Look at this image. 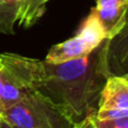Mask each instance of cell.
Masks as SVG:
<instances>
[{"instance_id": "6da1fadb", "label": "cell", "mask_w": 128, "mask_h": 128, "mask_svg": "<svg viewBox=\"0 0 128 128\" xmlns=\"http://www.w3.org/2000/svg\"><path fill=\"white\" fill-rule=\"evenodd\" d=\"M0 68L27 91L40 93L64 108L75 122L97 111L108 78L102 62V44L83 58L58 64L2 53Z\"/></svg>"}, {"instance_id": "7a4b0ae2", "label": "cell", "mask_w": 128, "mask_h": 128, "mask_svg": "<svg viewBox=\"0 0 128 128\" xmlns=\"http://www.w3.org/2000/svg\"><path fill=\"white\" fill-rule=\"evenodd\" d=\"M2 117L14 128H73L76 122L64 108L35 91L4 110Z\"/></svg>"}, {"instance_id": "3957f363", "label": "cell", "mask_w": 128, "mask_h": 128, "mask_svg": "<svg viewBox=\"0 0 128 128\" xmlns=\"http://www.w3.org/2000/svg\"><path fill=\"white\" fill-rule=\"evenodd\" d=\"M102 62L108 78L128 75V18L114 37L102 43Z\"/></svg>"}, {"instance_id": "277c9868", "label": "cell", "mask_w": 128, "mask_h": 128, "mask_svg": "<svg viewBox=\"0 0 128 128\" xmlns=\"http://www.w3.org/2000/svg\"><path fill=\"white\" fill-rule=\"evenodd\" d=\"M92 9L107 40L114 37L127 22L128 0H97Z\"/></svg>"}, {"instance_id": "5b68a950", "label": "cell", "mask_w": 128, "mask_h": 128, "mask_svg": "<svg viewBox=\"0 0 128 128\" xmlns=\"http://www.w3.org/2000/svg\"><path fill=\"white\" fill-rule=\"evenodd\" d=\"M97 47L86 37V34L79 29L75 36L53 45L50 48L48 53L46 54L45 61L48 63L58 64L68 61L78 60L90 54Z\"/></svg>"}, {"instance_id": "8992f818", "label": "cell", "mask_w": 128, "mask_h": 128, "mask_svg": "<svg viewBox=\"0 0 128 128\" xmlns=\"http://www.w3.org/2000/svg\"><path fill=\"white\" fill-rule=\"evenodd\" d=\"M98 108H115L128 110V80L126 78H107L99 96Z\"/></svg>"}, {"instance_id": "52a82bcc", "label": "cell", "mask_w": 128, "mask_h": 128, "mask_svg": "<svg viewBox=\"0 0 128 128\" xmlns=\"http://www.w3.org/2000/svg\"><path fill=\"white\" fill-rule=\"evenodd\" d=\"M24 0H0V33L15 34V24L18 20Z\"/></svg>"}, {"instance_id": "ba28073f", "label": "cell", "mask_w": 128, "mask_h": 128, "mask_svg": "<svg viewBox=\"0 0 128 128\" xmlns=\"http://www.w3.org/2000/svg\"><path fill=\"white\" fill-rule=\"evenodd\" d=\"M50 0H24L18 16V25L29 28L43 17Z\"/></svg>"}, {"instance_id": "9c48e42d", "label": "cell", "mask_w": 128, "mask_h": 128, "mask_svg": "<svg viewBox=\"0 0 128 128\" xmlns=\"http://www.w3.org/2000/svg\"><path fill=\"white\" fill-rule=\"evenodd\" d=\"M128 116V110L126 109H115V108H98L94 114L96 119L100 122H110V120H117Z\"/></svg>"}, {"instance_id": "30bf717a", "label": "cell", "mask_w": 128, "mask_h": 128, "mask_svg": "<svg viewBox=\"0 0 128 128\" xmlns=\"http://www.w3.org/2000/svg\"><path fill=\"white\" fill-rule=\"evenodd\" d=\"M96 114V112H94ZM93 122L98 128H128V116L120 118L117 120H110V122H100L96 119L93 115Z\"/></svg>"}, {"instance_id": "8fae6325", "label": "cell", "mask_w": 128, "mask_h": 128, "mask_svg": "<svg viewBox=\"0 0 128 128\" xmlns=\"http://www.w3.org/2000/svg\"><path fill=\"white\" fill-rule=\"evenodd\" d=\"M93 115H94V114L89 115V116H86V118H83V119L76 122L73 128H98L96 126L94 122H93Z\"/></svg>"}, {"instance_id": "7c38bea8", "label": "cell", "mask_w": 128, "mask_h": 128, "mask_svg": "<svg viewBox=\"0 0 128 128\" xmlns=\"http://www.w3.org/2000/svg\"><path fill=\"white\" fill-rule=\"evenodd\" d=\"M0 128H14V127L11 126L8 122H6L4 119H2L1 122H0Z\"/></svg>"}, {"instance_id": "4fadbf2b", "label": "cell", "mask_w": 128, "mask_h": 128, "mask_svg": "<svg viewBox=\"0 0 128 128\" xmlns=\"http://www.w3.org/2000/svg\"><path fill=\"white\" fill-rule=\"evenodd\" d=\"M4 119V117H2V112H1V110H0V122Z\"/></svg>"}, {"instance_id": "5bb4252c", "label": "cell", "mask_w": 128, "mask_h": 128, "mask_svg": "<svg viewBox=\"0 0 128 128\" xmlns=\"http://www.w3.org/2000/svg\"><path fill=\"white\" fill-rule=\"evenodd\" d=\"M124 78H126V79L128 80V75H126V76H124Z\"/></svg>"}]
</instances>
